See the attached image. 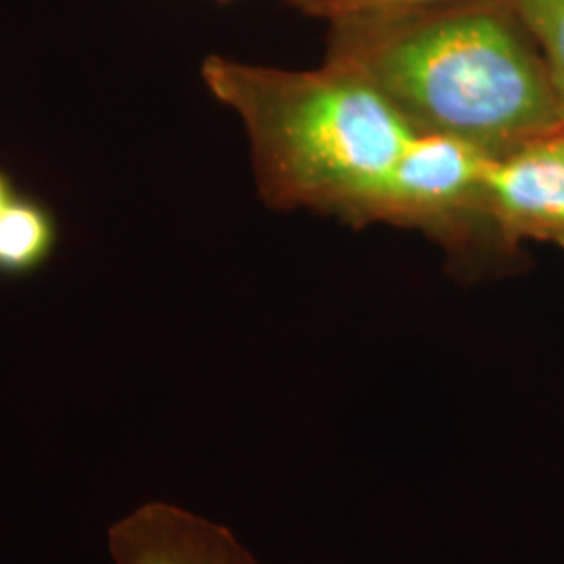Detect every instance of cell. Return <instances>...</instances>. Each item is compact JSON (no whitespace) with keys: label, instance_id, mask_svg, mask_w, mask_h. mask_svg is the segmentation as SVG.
<instances>
[{"label":"cell","instance_id":"1","mask_svg":"<svg viewBox=\"0 0 564 564\" xmlns=\"http://www.w3.org/2000/svg\"><path fill=\"white\" fill-rule=\"evenodd\" d=\"M328 61L370 82L416 134L502 158L564 126L538 44L510 0L330 23Z\"/></svg>","mask_w":564,"mask_h":564},{"label":"cell","instance_id":"2","mask_svg":"<svg viewBox=\"0 0 564 564\" xmlns=\"http://www.w3.org/2000/svg\"><path fill=\"white\" fill-rule=\"evenodd\" d=\"M202 78L241 118L258 188L276 209L351 218L416 137L370 82L335 61L281 69L212 55Z\"/></svg>","mask_w":564,"mask_h":564},{"label":"cell","instance_id":"3","mask_svg":"<svg viewBox=\"0 0 564 564\" xmlns=\"http://www.w3.org/2000/svg\"><path fill=\"white\" fill-rule=\"evenodd\" d=\"M489 158L470 142L444 134H416L360 203L349 220L423 226L454 235L485 220Z\"/></svg>","mask_w":564,"mask_h":564},{"label":"cell","instance_id":"4","mask_svg":"<svg viewBox=\"0 0 564 564\" xmlns=\"http://www.w3.org/2000/svg\"><path fill=\"white\" fill-rule=\"evenodd\" d=\"M485 212L502 239L564 245V155L544 141L494 158L485 174Z\"/></svg>","mask_w":564,"mask_h":564},{"label":"cell","instance_id":"5","mask_svg":"<svg viewBox=\"0 0 564 564\" xmlns=\"http://www.w3.org/2000/svg\"><path fill=\"white\" fill-rule=\"evenodd\" d=\"M113 564H262L224 524L170 502H147L109 529Z\"/></svg>","mask_w":564,"mask_h":564},{"label":"cell","instance_id":"6","mask_svg":"<svg viewBox=\"0 0 564 564\" xmlns=\"http://www.w3.org/2000/svg\"><path fill=\"white\" fill-rule=\"evenodd\" d=\"M55 245L57 224L41 203L15 195L0 212V274L23 276L39 270Z\"/></svg>","mask_w":564,"mask_h":564},{"label":"cell","instance_id":"7","mask_svg":"<svg viewBox=\"0 0 564 564\" xmlns=\"http://www.w3.org/2000/svg\"><path fill=\"white\" fill-rule=\"evenodd\" d=\"M538 44L564 118V0H510Z\"/></svg>","mask_w":564,"mask_h":564},{"label":"cell","instance_id":"8","mask_svg":"<svg viewBox=\"0 0 564 564\" xmlns=\"http://www.w3.org/2000/svg\"><path fill=\"white\" fill-rule=\"evenodd\" d=\"M284 2L307 18L339 23V21L362 20V18L412 13V11L435 9V7L464 2V0H284Z\"/></svg>","mask_w":564,"mask_h":564},{"label":"cell","instance_id":"9","mask_svg":"<svg viewBox=\"0 0 564 564\" xmlns=\"http://www.w3.org/2000/svg\"><path fill=\"white\" fill-rule=\"evenodd\" d=\"M15 195H13V186H11V182H9V176L0 170V212L9 205V202L13 199Z\"/></svg>","mask_w":564,"mask_h":564},{"label":"cell","instance_id":"10","mask_svg":"<svg viewBox=\"0 0 564 564\" xmlns=\"http://www.w3.org/2000/svg\"><path fill=\"white\" fill-rule=\"evenodd\" d=\"M547 141L552 142L561 153L564 155V126L558 130V132H554L552 137H547Z\"/></svg>","mask_w":564,"mask_h":564},{"label":"cell","instance_id":"11","mask_svg":"<svg viewBox=\"0 0 564 564\" xmlns=\"http://www.w3.org/2000/svg\"><path fill=\"white\" fill-rule=\"evenodd\" d=\"M218 2H230V0H218Z\"/></svg>","mask_w":564,"mask_h":564}]
</instances>
